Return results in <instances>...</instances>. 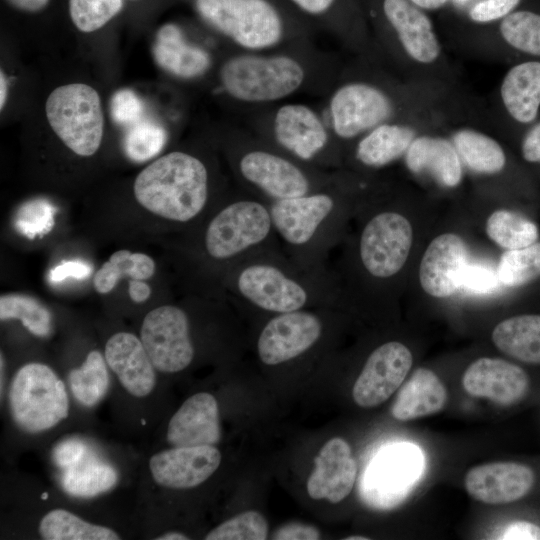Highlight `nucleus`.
Instances as JSON below:
<instances>
[{"label": "nucleus", "mask_w": 540, "mask_h": 540, "mask_svg": "<svg viewBox=\"0 0 540 540\" xmlns=\"http://www.w3.org/2000/svg\"><path fill=\"white\" fill-rule=\"evenodd\" d=\"M0 107L3 109V106L6 102L7 93H8V83L5 75L3 74V71H1V77H0Z\"/></svg>", "instance_id": "052dcab7"}, {"label": "nucleus", "mask_w": 540, "mask_h": 540, "mask_svg": "<svg viewBox=\"0 0 540 540\" xmlns=\"http://www.w3.org/2000/svg\"><path fill=\"white\" fill-rule=\"evenodd\" d=\"M414 140V130L399 124L382 123L358 142L355 158L368 168L384 167L405 155Z\"/></svg>", "instance_id": "7c9ffc66"}, {"label": "nucleus", "mask_w": 540, "mask_h": 540, "mask_svg": "<svg viewBox=\"0 0 540 540\" xmlns=\"http://www.w3.org/2000/svg\"><path fill=\"white\" fill-rule=\"evenodd\" d=\"M520 0H482L469 11L474 22L488 23L506 17Z\"/></svg>", "instance_id": "de8ad7c7"}, {"label": "nucleus", "mask_w": 540, "mask_h": 540, "mask_svg": "<svg viewBox=\"0 0 540 540\" xmlns=\"http://www.w3.org/2000/svg\"><path fill=\"white\" fill-rule=\"evenodd\" d=\"M500 94L509 115L520 123H530L540 106V62L513 66L504 76Z\"/></svg>", "instance_id": "c85d7f7f"}, {"label": "nucleus", "mask_w": 540, "mask_h": 540, "mask_svg": "<svg viewBox=\"0 0 540 540\" xmlns=\"http://www.w3.org/2000/svg\"><path fill=\"white\" fill-rule=\"evenodd\" d=\"M164 438L169 446H216L221 440V425L213 394L203 391L188 397L170 416Z\"/></svg>", "instance_id": "aec40b11"}, {"label": "nucleus", "mask_w": 540, "mask_h": 540, "mask_svg": "<svg viewBox=\"0 0 540 540\" xmlns=\"http://www.w3.org/2000/svg\"><path fill=\"white\" fill-rule=\"evenodd\" d=\"M424 459L418 447L400 443L387 447L374 460L366 479V494L390 506L403 499L422 474Z\"/></svg>", "instance_id": "a211bd4d"}, {"label": "nucleus", "mask_w": 540, "mask_h": 540, "mask_svg": "<svg viewBox=\"0 0 540 540\" xmlns=\"http://www.w3.org/2000/svg\"><path fill=\"white\" fill-rule=\"evenodd\" d=\"M65 382L78 407L84 410L97 408L112 388V375L104 352L90 350L79 366L69 369Z\"/></svg>", "instance_id": "c756f323"}, {"label": "nucleus", "mask_w": 540, "mask_h": 540, "mask_svg": "<svg viewBox=\"0 0 540 540\" xmlns=\"http://www.w3.org/2000/svg\"><path fill=\"white\" fill-rule=\"evenodd\" d=\"M55 213L54 205L45 199L27 201L16 213L15 227L30 239L42 236L52 229Z\"/></svg>", "instance_id": "37998d69"}, {"label": "nucleus", "mask_w": 540, "mask_h": 540, "mask_svg": "<svg viewBox=\"0 0 540 540\" xmlns=\"http://www.w3.org/2000/svg\"><path fill=\"white\" fill-rule=\"evenodd\" d=\"M222 286L244 307L268 316L343 304L333 268L302 267L280 245L244 258L227 272Z\"/></svg>", "instance_id": "f03ea898"}, {"label": "nucleus", "mask_w": 540, "mask_h": 540, "mask_svg": "<svg viewBox=\"0 0 540 540\" xmlns=\"http://www.w3.org/2000/svg\"><path fill=\"white\" fill-rule=\"evenodd\" d=\"M535 481L533 471L520 463L493 462L471 468L464 480L468 494L486 504H507L524 497Z\"/></svg>", "instance_id": "4be33fe9"}, {"label": "nucleus", "mask_w": 540, "mask_h": 540, "mask_svg": "<svg viewBox=\"0 0 540 540\" xmlns=\"http://www.w3.org/2000/svg\"><path fill=\"white\" fill-rule=\"evenodd\" d=\"M154 272L155 262L150 256L119 250L114 252L95 273L93 285L98 293L106 294L112 291L124 276L145 280L152 277Z\"/></svg>", "instance_id": "f704fd0d"}, {"label": "nucleus", "mask_w": 540, "mask_h": 540, "mask_svg": "<svg viewBox=\"0 0 540 540\" xmlns=\"http://www.w3.org/2000/svg\"><path fill=\"white\" fill-rule=\"evenodd\" d=\"M50 127L75 154L88 157L99 149L104 116L98 92L84 83L57 87L45 104Z\"/></svg>", "instance_id": "9d476101"}, {"label": "nucleus", "mask_w": 540, "mask_h": 540, "mask_svg": "<svg viewBox=\"0 0 540 540\" xmlns=\"http://www.w3.org/2000/svg\"><path fill=\"white\" fill-rule=\"evenodd\" d=\"M499 281L505 287L522 286L540 276V242L506 250L496 268Z\"/></svg>", "instance_id": "4c0bfd02"}, {"label": "nucleus", "mask_w": 540, "mask_h": 540, "mask_svg": "<svg viewBox=\"0 0 540 540\" xmlns=\"http://www.w3.org/2000/svg\"><path fill=\"white\" fill-rule=\"evenodd\" d=\"M277 540H316L320 539L319 530L312 525L290 522L279 527L272 535Z\"/></svg>", "instance_id": "8fccbe9b"}, {"label": "nucleus", "mask_w": 540, "mask_h": 540, "mask_svg": "<svg viewBox=\"0 0 540 540\" xmlns=\"http://www.w3.org/2000/svg\"><path fill=\"white\" fill-rule=\"evenodd\" d=\"M273 137L279 150L303 163L314 166L328 159V131L319 115L307 105H282L273 119Z\"/></svg>", "instance_id": "f3484780"}, {"label": "nucleus", "mask_w": 540, "mask_h": 540, "mask_svg": "<svg viewBox=\"0 0 540 540\" xmlns=\"http://www.w3.org/2000/svg\"><path fill=\"white\" fill-rule=\"evenodd\" d=\"M1 321L18 320L32 335L49 337L54 330L50 310L39 300L24 294H6L0 297Z\"/></svg>", "instance_id": "e433bc0d"}, {"label": "nucleus", "mask_w": 540, "mask_h": 540, "mask_svg": "<svg viewBox=\"0 0 540 540\" xmlns=\"http://www.w3.org/2000/svg\"><path fill=\"white\" fill-rule=\"evenodd\" d=\"M453 145L461 161L476 173L496 174L505 167L503 148L495 139L482 132L459 130L453 136Z\"/></svg>", "instance_id": "72a5a7b5"}, {"label": "nucleus", "mask_w": 540, "mask_h": 540, "mask_svg": "<svg viewBox=\"0 0 540 540\" xmlns=\"http://www.w3.org/2000/svg\"><path fill=\"white\" fill-rule=\"evenodd\" d=\"M221 460L215 445L169 446L149 456L146 474L154 489L189 490L206 482L218 470Z\"/></svg>", "instance_id": "4468645a"}, {"label": "nucleus", "mask_w": 540, "mask_h": 540, "mask_svg": "<svg viewBox=\"0 0 540 540\" xmlns=\"http://www.w3.org/2000/svg\"><path fill=\"white\" fill-rule=\"evenodd\" d=\"M280 245L270 203L246 191L227 200L211 215L201 233V250L221 280L249 255Z\"/></svg>", "instance_id": "39448f33"}, {"label": "nucleus", "mask_w": 540, "mask_h": 540, "mask_svg": "<svg viewBox=\"0 0 540 540\" xmlns=\"http://www.w3.org/2000/svg\"><path fill=\"white\" fill-rule=\"evenodd\" d=\"M144 106L131 89L116 91L110 100V114L115 124L129 128L143 119Z\"/></svg>", "instance_id": "c03bdc74"}, {"label": "nucleus", "mask_w": 540, "mask_h": 540, "mask_svg": "<svg viewBox=\"0 0 540 540\" xmlns=\"http://www.w3.org/2000/svg\"><path fill=\"white\" fill-rule=\"evenodd\" d=\"M383 13L406 53L422 64L434 62L441 48L427 15L409 0H383Z\"/></svg>", "instance_id": "b1692460"}, {"label": "nucleus", "mask_w": 540, "mask_h": 540, "mask_svg": "<svg viewBox=\"0 0 540 540\" xmlns=\"http://www.w3.org/2000/svg\"><path fill=\"white\" fill-rule=\"evenodd\" d=\"M454 1H456L457 3H464V2H466L467 0H454Z\"/></svg>", "instance_id": "e2e57ef3"}, {"label": "nucleus", "mask_w": 540, "mask_h": 540, "mask_svg": "<svg viewBox=\"0 0 540 540\" xmlns=\"http://www.w3.org/2000/svg\"><path fill=\"white\" fill-rule=\"evenodd\" d=\"M104 356L115 381L112 387L122 399L138 409L156 403L160 373L140 337L127 331L112 334L105 343Z\"/></svg>", "instance_id": "ddd939ff"}, {"label": "nucleus", "mask_w": 540, "mask_h": 540, "mask_svg": "<svg viewBox=\"0 0 540 540\" xmlns=\"http://www.w3.org/2000/svg\"><path fill=\"white\" fill-rule=\"evenodd\" d=\"M468 263L467 246L456 233L436 236L425 249L418 271L423 291L434 298H447L460 289L461 273Z\"/></svg>", "instance_id": "6ab92c4d"}, {"label": "nucleus", "mask_w": 540, "mask_h": 540, "mask_svg": "<svg viewBox=\"0 0 540 540\" xmlns=\"http://www.w3.org/2000/svg\"><path fill=\"white\" fill-rule=\"evenodd\" d=\"M365 199L337 178L315 191L270 203L282 250L298 265H327L330 252L347 235L350 219Z\"/></svg>", "instance_id": "7ed1b4c3"}, {"label": "nucleus", "mask_w": 540, "mask_h": 540, "mask_svg": "<svg viewBox=\"0 0 540 540\" xmlns=\"http://www.w3.org/2000/svg\"><path fill=\"white\" fill-rule=\"evenodd\" d=\"M499 539L503 540H540V527L525 521L511 523Z\"/></svg>", "instance_id": "3c124183"}, {"label": "nucleus", "mask_w": 540, "mask_h": 540, "mask_svg": "<svg viewBox=\"0 0 540 540\" xmlns=\"http://www.w3.org/2000/svg\"><path fill=\"white\" fill-rule=\"evenodd\" d=\"M315 469L307 481V492L312 499H327L339 503L351 492L357 465L350 445L343 438L334 437L321 448L314 459Z\"/></svg>", "instance_id": "5701e85b"}, {"label": "nucleus", "mask_w": 540, "mask_h": 540, "mask_svg": "<svg viewBox=\"0 0 540 540\" xmlns=\"http://www.w3.org/2000/svg\"><path fill=\"white\" fill-rule=\"evenodd\" d=\"M94 449L87 441L80 438L73 437L61 440L52 448V464L57 470L65 469L81 461Z\"/></svg>", "instance_id": "49530a36"}, {"label": "nucleus", "mask_w": 540, "mask_h": 540, "mask_svg": "<svg viewBox=\"0 0 540 540\" xmlns=\"http://www.w3.org/2000/svg\"><path fill=\"white\" fill-rule=\"evenodd\" d=\"M151 538L156 539V540H188L190 539V537L187 536L185 533H182L177 530H167L165 532L156 533Z\"/></svg>", "instance_id": "4d7b16f0"}, {"label": "nucleus", "mask_w": 540, "mask_h": 540, "mask_svg": "<svg viewBox=\"0 0 540 540\" xmlns=\"http://www.w3.org/2000/svg\"><path fill=\"white\" fill-rule=\"evenodd\" d=\"M447 390L430 369H416L399 390L391 407L392 416L409 421L439 412L446 404Z\"/></svg>", "instance_id": "bb28decb"}, {"label": "nucleus", "mask_w": 540, "mask_h": 540, "mask_svg": "<svg viewBox=\"0 0 540 540\" xmlns=\"http://www.w3.org/2000/svg\"><path fill=\"white\" fill-rule=\"evenodd\" d=\"M8 382L6 375V361L3 352L0 354V401L3 402V396L5 397Z\"/></svg>", "instance_id": "13d9d810"}, {"label": "nucleus", "mask_w": 540, "mask_h": 540, "mask_svg": "<svg viewBox=\"0 0 540 540\" xmlns=\"http://www.w3.org/2000/svg\"><path fill=\"white\" fill-rule=\"evenodd\" d=\"M331 307L307 308L268 316L256 339L260 362L277 366L318 347L326 336Z\"/></svg>", "instance_id": "9b49d317"}, {"label": "nucleus", "mask_w": 540, "mask_h": 540, "mask_svg": "<svg viewBox=\"0 0 540 540\" xmlns=\"http://www.w3.org/2000/svg\"><path fill=\"white\" fill-rule=\"evenodd\" d=\"M137 202L153 214L172 222H193L210 200V175L197 156L173 151L159 157L136 177Z\"/></svg>", "instance_id": "20e7f679"}, {"label": "nucleus", "mask_w": 540, "mask_h": 540, "mask_svg": "<svg viewBox=\"0 0 540 540\" xmlns=\"http://www.w3.org/2000/svg\"><path fill=\"white\" fill-rule=\"evenodd\" d=\"M152 54L160 68L181 79L197 78L205 74L211 65L209 53L190 43L181 28L173 23L159 28Z\"/></svg>", "instance_id": "393cba45"}, {"label": "nucleus", "mask_w": 540, "mask_h": 540, "mask_svg": "<svg viewBox=\"0 0 540 540\" xmlns=\"http://www.w3.org/2000/svg\"><path fill=\"white\" fill-rule=\"evenodd\" d=\"M128 291L131 300L136 303L146 301L151 294L149 285L139 279H132L129 281Z\"/></svg>", "instance_id": "5fc2aeb1"}, {"label": "nucleus", "mask_w": 540, "mask_h": 540, "mask_svg": "<svg viewBox=\"0 0 540 540\" xmlns=\"http://www.w3.org/2000/svg\"><path fill=\"white\" fill-rule=\"evenodd\" d=\"M167 141L165 128L152 120L142 119L127 128L123 138V149L134 162H145L156 156Z\"/></svg>", "instance_id": "ea45409f"}, {"label": "nucleus", "mask_w": 540, "mask_h": 540, "mask_svg": "<svg viewBox=\"0 0 540 540\" xmlns=\"http://www.w3.org/2000/svg\"><path fill=\"white\" fill-rule=\"evenodd\" d=\"M489 239L506 250L519 249L536 242L537 226L524 216L506 209L492 212L486 220Z\"/></svg>", "instance_id": "c9c22d12"}, {"label": "nucleus", "mask_w": 540, "mask_h": 540, "mask_svg": "<svg viewBox=\"0 0 540 540\" xmlns=\"http://www.w3.org/2000/svg\"><path fill=\"white\" fill-rule=\"evenodd\" d=\"M37 534L44 540H119L123 536L113 527L93 523L65 509L53 508L37 523Z\"/></svg>", "instance_id": "473e14b6"}, {"label": "nucleus", "mask_w": 540, "mask_h": 540, "mask_svg": "<svg viewBox=\"0 0 540 540\" xmlns=\"http://www.w3.org/2000/svg\"><path fill=\"white\" fill-rule=\"evenodd\" d=\"M412 173H427L443 187L454 188L462 181V161L453 143L435 136L414 138L405 153Z\"/></svg>", "instance_id": "a878e982"}, {"label": "nucleus", "mask_w": 540, "mask_h": 540, "mask_svg": "<svg viewBox=\"0 0 540 540\" xmlns=\"http://www.w3.org/2000/svg\"><path fill=\"white\" fill-rule=\"evenodd\" d=\"M268 523L258 511L249 510L235 515L211 529L205 540H265Z\"/></svg>", "instance_id": "a19ab883"}, {"label": "nucleus", "mask_w": 540, "mask_h": 540, "mask_svg": "<svg viewBox=\"0 0 540 540\" xmlns=\"http://www.w3.org/2000/svg\"><path fill=\"white\" fill-rule=\"evenodd\" d=\"M412 364L413 355L403 343L388 341L377 346L353 386L355 403L372 408L386 401L404 382Z\"/></svg>", "instance_id": "dca6fc26"}, {"label": "nucleus", "mask_w": 540, "mask_h": 540, "mask_svg": "<svg viewBox=\"0 0 540 540\" xmlns=\"http://www.w3.org/2000/svg\"><path fill=\"white\" fill-rule=\"evenodd\" d=\"M356 216V230L342 241L344 251L334 269L342 300L375 302L394 296L413 247V225L401 210L378 201L364 200Z\"/></svg>", "instance_id": "f257e3e1"}, {"label": "nucleus", "mask_w": 540, "mask_h": 540, "mask_svg": "<svg viewBox=\"0 0 540 540\" xmlns=\"http://www.w3.org/2000/svg\"><path fill=\"white\" fill-rule=\"evenodd\" d=\"M329 111L336 136L349 140L386 121L392 113V103L377 87L352 82L333 93Z\"/></svg>", "instance_id": "2eb2a0df"}, {"label": "nucleus", "mask_w": 540, "mask_h": 540, "mask_svg": "<svg viewBox=\"0 0 540 540\" xmlns=\"http://www.w3.org/2000/svg\"><path fill=\"white\" fill-rule=\"evenodd\" d=\"M368 537L365 536H349L345 540H368Z\"/></svg>", "instance_id": "680f3d73"}, {"label": "nucleus", "mask_w": 540, "mask_h": 540, "mask_svg": "<svg viewBox=\"0 0 540 540\" xmlns=\"http://www.w3.org/2000/svg\"><path fill=\"white\" fill-rule=\"evenodd\" d=\"M219 78L225 92L246 103H267L288 97L304 82L305 71L285 54L244 53L223 63Z\"/></svg>", "instance_id": "6e6552de"}, {"label": "nucleus", "mask_w": 540, "mask_h": 540, "mask_svg": "<svg viewBox=\"0 0 540 540\" xmlns=\"http://www.w3.org/2000/svg\"><path fill=\"white\" fill-rule=\"evenodd\" d=\"M201 19L250 51L277 45L285 33L284 18L270 0H194Z\"/></svg>", "instance_id": "1a4fd4ad"}, {"label": "nucleus", "mask_w": 540, "mask_h": 540, "mask_svg": "<svg viewBox=\"0 0 540 540\" xmlns=\"http://www.w3.org/2000/svg\"><path fill=\"white\" fill-rule=\"evenodd\" d=\"M13 8L28 12L36 13L43 10L50 0H5Z\"/></svg>", "instance_id": "6e6d98bb"}, {"label": "nucleus", "mask_w": 540, "mask_h": 540, "mask_svg": "<svg viewBox=\"0 0 540 540\" xmlns=\"http://www.w3.org/2000/svg\"><path fill=\"white\" fill-rule=\"evenodd\" d=\"M139 337L162 375L178 374L196 358L191 317L183 307L162 305L149 311L141 323Z\"/></svg>", "instance_id": "f8f14e48"}, {"label": "nucleus", "mask_w": 540, "mask_h": 540, "mask_svg": "<svg viewBox=\"0 0 540 540\" xmlns=\"http://www.w3.org/2000/svg\"><path fill=\"white\" fill-rule=\"evenodd\" d=\"M59 471V484L68 496L91 499L108 493L120 482L115 464L94 449L81 461Z\"/></svg>", "instance_id": "cd10ccee"}, {"label": "nucleus", "mask_w": 540, "mask_h": 540, "mask_svg": "<svg viewBox=\"0 0 540 540\" xmlns=\"http://www.w3.org/2000/svg\"><path fill=\"white\" fill-rule=\"evenodd\" d=\"M503 39L516 50L540 56V15L531 11L511 12L500 23Z\"/></svg>", "instance_id": "58836bf2"}, {"label": "nucleus", "mask_w": 540, "mask_h": 540, "mask_svg": "<svg viewBox=\"0 0 540 540\" xmlns=\"http://www.w3.org/2000/svg\"><path fill=\"white\" fill-rule=\"evenodd\" d=\"M492 341L512 358L540 364V315H518L501 321L493 329Z\"/></svg>", "instance_id": "2f4dec72"}, {"label": "nucleus", "mask_w": 540, "mask_h": 540, "mask_svg": "<svg viewBox=\"0 0 540 540\" xmlns=\"http://www.w3.org/2000/svg\"><path fill=\"white\" fill-rule=\"evenodd\" d=\"M415 6L422 9H438L445 5L447 0H409Z\"/></svg>", "instance_id": "bf43d9fd"}, {"label": "nucleus", "mask_w": 540, "mask_h": 540, "mask_svg": "<svg viewBox=\"0 0 540 540\" xmlns=\"http://www.w3.org/2000/svg\"><path fill=\"white\" fill-rule=\"evenodd\" d=\"M12 427L29 438L54 431L71 411V396L65 382L48 364L32 361L20 366L6 390Z\"/></svg>", "instance_id": "423d86ee"}, {"label": "nucleus", "mask_w": 540, "mask_h": 540, "mask_svg": "<svg viewBox=\"0 0 540 540\" xmlns=\"http://www.w3.org/2000/svg\"><path fill=\"white\" fill-rule=\"evenodd\" d=\"M522 155L528 162H540V123L524 138Z\"/></svg>", "instance_id": "864d4df0"}, {"label": "nucleus", "mask_w": 540, "mask_h": 540, "mask_svg": "<svg viewBox=\"0 0 540 540\" xmlns=\"http://www.w3.org/2000/svg\"><path fill=\"white\" fill-rule=\"evenodd\" d=\"M93 267L81 260L63 261L55 266L49 274L52 282H61L67 278L85 279L91 275Z\"/></svg>", "instance_id": "09e8293b"}, {"label": "nucleus", "mask_w": 540, "mask_h": 540, "mask_svg": "<svg viewBox=\"0 0 540 540\" xmlns=\"http://www.w3.org/2000/svg\"><path fill=\"white\" fill-rule=\"evenodd\" d=\"M502 286L497 271L490 266L478 263L465 265L460 277V289L477 295L495 292Z\"/></svg>", "instance_id": "a18cd8bd"}, {"label": "nucleus", "mask_w": 540, "mask_h": 540, "mask_svg": "<svg viewBox=\"0 0 540 540\" xmlns=\"http://www.w3.org/2000/svg\"><path fill=\"white\" fill-rule=\"evenodd\" d=\"M465 391L503 406L520 401L529 378L519 366L500 358L482 357L471 363L462 377Z\"/></svg>", "instance_id": "412c9836"}, {"label": "nucleus", "mask_w": 540, "mask_h": 540, "mask_svg": "<svg viewBox=\"0 0 540 540\" xmlns=\"http://www.w3.org/2000/svg\"><path fill=\"white\" fill-rule=\"evenodd\" d=\"M301 12L321 17L326 15L335 5L336 0H287Z\"/></svg>", "instance_id": "603ef678"}, {"label": "nucleus", "mask_w": 540, "mask_h": 540, "mask_svg": "<svg viewBox=\"0 0 540 540\" xmlns=\"http://www.w3.org/2000/svg\"><path fill=\"white\" fill-rule=\"evenodd\" d=\"M233 163L244 191L268 203L305 195L334 178L279 149L261 145L244 144Z\"/></svg>", "instance_id": "0eeeda50"}, {"label": "nucleus", "mask_w": 540, "mask_h": 540, "mask_svg": "<svg viewBox=\"0 0 540 540\" xmlns=\"http://www.w3.org/2000/svg\"><path fill=\"white\" fill-rule=\"evenodd\" d=\"M123 8V0H69L75 27L85 33L102 28Z\"/></svg>", "instance_id": "79ce46f5"}]
</instances>
